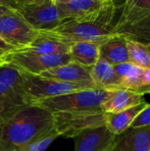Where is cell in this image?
<instances>
[{
  "mask_svg": "<svg viewBox=\"0 0 150 151\" xmlns=\"http://www.w3.org/2000/svg\"><path fill=\"white\" fill-rule=\"evenodd\" d=\"M69 55L72 62L91 68L99 59V44L92 42H78L70 47Z\"/></svg>",
  "mask_w": 150,
  "mask_h": 151,
  "instance_id": "cell-19",
  "label": "cell"
},
{
  "mask_svg": "<svg viewBox=\"0 0 150 151\" xmlns=\"http://www.w3.org/2000/svg\"><path fill=\"white\" fill-rule=\"evenodd\" d=\"M0 115H1V113H0Z\"/></svg>",
  "mask_w": 150,
  "mask_h": 151,
  "instance_id": "cell-28",
  "label": "cell"
},
{
  "mask_svg": "<svg viewBox=\"0 0 150 151\" xmlns=\"http://www.w3.org/2000/svg\"><path fill=\"white\" fill-rule=\"evenodd\" d=\"M99 58L112 65L129 62L126 39L112 35L99 45Z\"/></svg>",
  "mask_w": 150,
  "mask_h": 151,
  "instance_id": "cell-16",
  "label": "cell"
},
{
  "mask_svg": "<svg viewBox=\"0 0 150 151\" xmlns=\"http://www.w3.org/2000/svg\"><path fill=\"white\" fill-rule=\"evenodd\" d=\"M13 12L10 7H8L4 3V1H0V17L4 15V14H7V13H10Z\"/></svg>",
  "mask_w": 150,
  "mask_h": 151,
  "instance_id": "cell-25",
  "label": "cell"
},
{
  "mask_svg": "<svg viewBox=\"0 0 150 151\" xmlns=\"http://www.w3.org/2000/svg\"><path fill=\"white\" fill-rule=\"evenodd\" d=\"M150 126L129 128L118 135L111 151H149Z\"/></svg>",
  "mask_w": 150,
  "mask_h": 151,
  "instance_id": "cell-14",
  "label": "cell"
},
{
  "mask_svg": "<svg viewBox=\"0 0 150 151\" xmlns=\"http://www.w3.org/2000/svg\"><path fill=\"white\" fill-rule=\"evenodd\" d=\"M40 76L62 82L81 84L94 89L96 88L91 79L90 68L84 67L74 62L47 70L42 73Z\"/></svg>",
  "mask_w": 150,
  "mask_h": 151,
  "instance_id": "cell-12",
  "label": "cell"
},
{
  "mask_svg": "<svg viewBox=\"0 0 150 151\" xmlns=\"http://www.w3.org/2000/svg\"><path fill=\"white\" fill-rule=\"evenodd\" d=\"M5 53H7V52H6V51H4V50H0V57L4 56Z\"/></svg>",
  "mask_w": 150,
  "mask_h": 151,
  "instance_id": "cell-27",
  "label": "cell"
},
{
  "mask_svg": "<svg viewBox=\"0 0 150 151\" xmlns=\"http://www.w3.org/2000/svg\"><path fill=\"white\" fill-rule=\"evenodd\" d=\"M71 45L63 43L52 38L38 35V38L34 40L29 46L20 49L21 50L30 51L38 54L53 55V54H69Z\"/></svg>",
  "mask_w": 150,
  "mask_h": 151,
  "instance_id": "cell-21",
  "label": "cell"
},
{
  "mask_svg": "<svg viewBox=\"0 0 150 151\" xmlns=\"http://www.w3.org/2000/svg\"><path fill=\"white\" fill-rule=\"evenodd\" d=\"M118 8L116 2L107 0L97 11L82 18L62 21L55 29L38 35L69 45L78 42H92L100 45L113 35Z\"/></svg>",
  "mask_w": 150,
  "mask_h": 151,
  "instance_id": "cell-2",
  "label": "cell"
},
{
  "mask_svg": "<svg viewBox=\"0 0 150 151\" xmlns=\"http://www.w3.org/2000/svg\"><path fill=\"white\" fill-rule=\"evenodd\" d=\"M59 137L55 127L34 139L31 142L21 148L19 151H45L52 142Z\"/></svg>",
  "mask_w": 150,
  "mask_h": 151,
  "instance_id": "cell-23",
  "label": "cell"
},
{
  "mask_svg": "<svg viewBox=\"0 0 150 151\" xmlns=\"http://www.w3.org/2000/svg\"><path fill=\"white\" fill-rule=\"evenodd\" d=\"M55 128L59 137L74 138L81 132L106 126V113L104 112H80L53 114Z\"/></svg>",
  "mask_w": 150,
  "mask_h": 151,
  "instance_id": "cell-7",
  "label": "cell"
},
{
  "mask_svg": "<svg viewBox=\"0 0 150 151\" xmlns=\"http://www.w3.org/2000/svg\"><path fill=\"white\" fill-rule=\"evenodd\" d=\"M147 102L118 113L106 114V127L115 135H120L131 127L136 117L146 108Z\"/></svg>",
  "mask_w": 150,
  "mask_h": 151,
  "instance_id": "cell-18",
  "label": "cell"
},
{
  "mask_svg": "<svg viewBox=\"0 0 150 151\" xmlns=\"http://www.w3.org/2000/svg\"><path fill=\"white\" fill-rule=\"evenodd\" d=\"M25 104L30 103L21 88L20 72L0 64V113Z\"/></svg>",
  "mask_w": 150,
  "mask_h": 151,
  "instance_id": "cell-9",
  "label": "cell"
},
{
  "mask_svg": "<svg viewBox=\"0 0 150 151\" xmlns=\"http://www.w3.org/2000/svg\"><path fill=\"white\" fill-rule=\"evenodd\" d=\"M113 35H121L130 41L150 43V14L132 24L114 29Z\"/></svg>",
  "mask_w": 150,
  "mask_h": 151,
  "instance_id": "cell-20",
  "label": "cell"
},
{
  "mask_svg": "<svg viewBox=\"0 0 150 151\" xmlns=\"http://www.w3.org/2000/svg\"><path fill=\"white\" fill-rule=\"evenodd\" d=\"M117 137L106 126L90 128L73 138L74 151H111Z\"/></svg>",
  "mask_w": 150,
  "mask_h": 151,
  "instance_id": "cell-10",
  "label": "cell"
},
{
  "mask_svg": "<svg viewBox=\"0 0 150 151\" xmlns=\"http://www.w3.org/2000/svg\"><path fill=\"white\" fill-rule=\"evenodd\" d=\"M149 151H150V150H149Z\"/></svg>",
  "mask_w": 150,
  "mask_h": 151,
  "instance_id": "cell-29",
  "label": "cell"
},
{
  "mask_svg": "<svg viewBox=\"0 0 150 151\" xmlns=\"http://www.w3.org/2000/svg\"><path fill=\"white\" fill-rule=\"evenodd\" d=\"M92 81L96 88L103 90H116L121 87L120 78L114 70V66L99 58L90 68Z\"/></svg>",
  "mask_w": 150,
  "mask_h": 151,
  "instance_id": "cell-17",
  "label": "cell"
},
{
  "mask_svg": "<svg viewBox=\"0 0 150 151\" xmlns=\"http://www.w3.org/2000/svg\"><path fill=\"white\" fill-rule=\"evenodd\" d=\"M54 126V115L34 104L6 110L0 115V151H19Z\"/></svg>",
  "mask_w": 150,
  "mask_h": 151,
  "instance_id": "cell-1",
  "label": "cell"
},
{
  "mask_svg": "<svg viewBox=\"0 0 150 151\" xmlns=\"http://www.w3.org/2000/svg\"><path fill=\"white\" fill-rule=\"evenodd\" d=\"M0 50H4V51H6V52H10V51H11V50H14L15 49H14L13 47L10 46L9 44L5 43L3 40L0 39Z\"/></svg>",
  "mask_w": 150,
  "mask_h": 151,
  "instance_id": "cell-26",
  "label": "cell"
},
{
  "mask_svg": "<svg viewBox=\"0 0 150 151\" xmlns=\"http://www.w3.org/2000/svg\"><path fill=\"white\" fill-rule=\"evenodd\" d=\"M121 81L120 88L141 95L150 94V70L141 68L130 62L113 65Z\"/></svg>",
  "mask_w": 150,
  "mask_h": 151,
  "instance_id": "cell-11",
  "label": "cell"
},
{
  "mask_svg": "<svg viewBox=\"0 0 150 151\" xmlns=\"http://www.w3.org/2000/svg\"><path fill=\"white\" fill-rule=\"evenodd\" d=\"M4 3L38 33L51 31L61 23L54 0H11Z\"/></svg>",
  "mask_w": 150,
  "mask_h": 151,
  "instance_id": "cell-4",
  "label": "cell"
},
{
  "mask_svg": "<svg viewBox=\"0 0 150 151\" xmlns=\"http://www.w3.org/2000/svg\"><path fill=\"white\" fill-rule=\"evenodd\" d=\"M20 75L22 91L30 104L76 91L94 89L81 84L57 81L22 72Z\"/></svg>",
  "mask_w": 150,
  "mask_h": 151,
  "instance_id": "cell-6",
  "label": "cell"
},
{
  "mask_svg": "<svg viewBox=\"0 0 150 151\" xmlns=\"http://www.w3.org/2000/svg\"><path fill=\"white\" fill-rule=\"evenodd\" d=\"M111 91L98 88L87 89L44 99L33 104L52 114L103 112L102 105L107 100Z\"/></svg>",
  "mask_w": 150,
  "mask_h": 151,
  "instance_id": "cell-3",
  "label": "cell"
},
{
  "mask_svg": "<svg viewBox=\"0 0 150 151\" xmlns=\"http://www.w3.org/2000/svg\"><path fill=\"white\" fill-rule=\"evenodd\" d=\"M150 126V104H148L146 108L136 117L130 128H138Z\"/></svg>",
  "mask_w": 150,
  "mask_h": 151,
  "instance_id": "cell-24",
  "label": "cell"
},
{
  "mask_svg": "<svg viewBox=\"0 0 150 151\" xmlns=\"http://www.w3.org/2000/svg\"><path fill=\"white\" fill-rule=\"evenodd\" d=\"M126 42L129 62L141 68L150 70V43H142L130 40H126Z\"/></svg>",
  "mask_w": 150,
  "mask_h": 151,
  "instance_id": "cell-22",
  "label": "cell"
},
{
  "mask_svg": "<svg viewBox=\"0 0 150 151\" xmlns=\"http://www.w3.org/2000/svg\"><path fill=\"white\" fill-rule=\"evenodd\" d=\"M38 35V32L14 12L0 17V39L15 50L29 46Z\"/></svg>",
  "mask_w": 150,
  "mask_h": 151,
  "instance_id": "cell-8",
  "label": "cell"
},
{
  "mask_svg": "<svg viewBox=\"0 0 150 151\" xmlns=\"http://www.w3.org/2000/svg\"><path fill=\"white\" fill-rule=\"evenodd\" d=\"M144 102L146 101L143 95L119 88L111 91L107 100L102 105V110L106 114L118 113Z\"/></svg>",
  "mask_w": 150,
  "mask_h": 151,
  "instance_id": "cell-15",
  "label": "cell"
},
{
  "mask_svg": "<svg viewBox=\"0 0 150 151\" xmlns=\"http://www.w3.org/2000/svg\"><path fill=\"white\" fill-rule=\"evenodd\" d=\"M60 21L85 17L100 9L107 0H54Z\"/></svg>",
  "mask_w": 150,
  "mask_h": 151,
  "instance_id": "cell-13",
  "label": "cell"
},
{
  "mask_svg": "<svg viewBox=\"0 0 150 151\" xmlns=\"http://www.w3.org/2000/svg\"><path fill=\"white\" fill-rule=\"evenodd\" d=\"M70 62L72 60L69 54L45 55L21 50H14L0 57V64L32 75H40L47 70Z\"/></svg>",
  "mask_w": 150,
  "mask_h": 151,
  "instance_id": "cell-5",
  "label": "cell"
}]
</instances>
